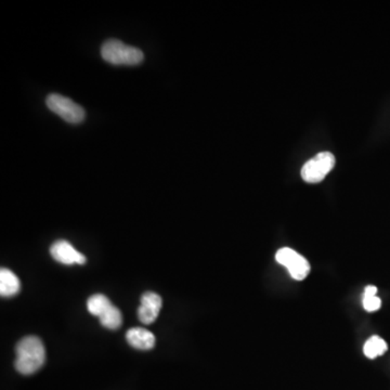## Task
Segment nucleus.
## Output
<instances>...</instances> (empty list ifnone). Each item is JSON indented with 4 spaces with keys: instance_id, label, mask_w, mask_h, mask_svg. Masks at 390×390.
<instances>
[{
    "instance_id": "nucleus-1",
    "label": "nucleus",
    "mask_w": 390,
    "mask_h": 390,
    "mask_svg": "<svg viewBox=\"0 0 390 390\" xmlns=\"http://www.w3.org/2000/svg\"><path fill=\"white\" fill-rule=\"evenodd\" d=\"M16 352L14 365L21 374H34L46 361V350L40 338L37 336L22 338L16 345Z\"/></svg>"
},
{
    "instance_id": "nucleus-2",
    "label": "nucleus",
    "mask_w": 390,
    "mask_h": 390,
    "mask_svg": "<svg viewBox=\"0 0 390 390\" xmlns=\"http://www.w3.org/2000/svg\"><path fill=\"white\" fill-rule=\"evenodd\" d=\"M101 55L107 63L114 65H138L144 59L143 53L136 47L126 45L119 39H109L101 48Z\"/></svg>"
},
{
    "instance_id": "nucleus-3",
    "label": "nucleus",
    "mask_w": 390,
    "mask_h": 390,
    "mask_svg": "<svg viewBox=\"0 0 390 390\" xmlns=\"http://www.w3.org/2000/svg\"><path fill=\"white\" fill-rule=\"evenodd\" d=\"M335 156L331 152H321L307 161L301 168V178L308 183H319L335 166Z\"/></svg>"
},
{
    "instance_id": "nucleus-4",
    "label": "nucleus",
    "mask_w": 390,
    "mask_h": 390,
    "mask_svg": "<svg viewBox=\"0 0 390 390\" xmlns=\"http://www.w3.org/2000/svg\"><path fill=\"white\" fill-rule=\"evenodd\" d=\"M276 263L286 268L295 281H303L310 273L311 266L308 260L291 247L278 249L276 254Z\"/></svg>"
},
{
    "instance_id": "nucleus-5",
    "label": "nucleus",
    "mask_w": 390,
    "mask_h": 390,
    "mask_svg": "<svg viewBox=\"0 0 390 390\" xmlns=\"http://www.w3.org/2000/svg\"><path fill=\"white\" fill-rule=\"evenodd\" d=\"M49 110L67 121V123L80 124L85 119V110L77 103L61 94H51L46 100Z\"/></svg>"
},
{
    "instance_id": "nucleus-6",
    "label": "nucleus",
    "mask_w": 390,
    "mask_h": 390,
    "mask_svg": "<svg viewBox=\"0 0 390 390\" xmlns=\"http://www.w3.org/2000/svg\"><path fill=\"white\" fill-rule=\"evenodd\" d=\"M50 254L53 259L63 265L71 266L74 264L84 265L86 263L85 255L76 251L73 245L65 240H59L53 243L50 247Z\"/></svg>"
},
{
    "instance_id": "nucleus-7",
    "label": "nucleus",
    "mask_w": 390,
    "mask_h": 390,
    "mask_svg": "<svg viewBox=\"0 0 390 390\" xmlns=\"http://www.w3.org/2000/svg\"><path fill=\"white\" fill-rule=\"evenodd\" d=\"M128 342L136 350H150L156 346V336L143 327H133L126 334Z\"/></svg>"
},
{
    "instance_id": "nucleus-8",
    "label": "nucleus",
    "mask_w": 390,
    "mask_h": 390,
    "mask_svg": "<svg viewBox=\"0 0 390 390\" xmlns=\"http://www.w3.org/2000/svg\"><path fill=\"white\" fill-rule=\"evenodd\" d=\"M21 290V282L11 270L1 268L0 270V294L4 297H11Z\"/></svg>"
},
{
    "instance_id": "nucleus-9",
    "label": "nucleus",
    "mask_w": 390,
    "mask_h": 390,
    "mask_svg": "<svg viewBox=\"0 0 390 390\" xmlns=\"http://www.w3.org/2000/svg\"><path fill=\"white\" fill-rule=\"evenodd\" d=\"M387 350V342L377 335L371 336L363 346V354L367 359H371V360L383 356Z\"/></svg>"
},
{
    "instance_id": "nucleus-10",
    "label": "nucleus",
    "mask_w": 390,
    "mask_h": 390,
    "mask_svg": "<svg viewBox=\"0 0 390 390\" xmlns=\"http://www.w3.org/2000/svg\"><path fill=\"white\" fill-rule=\"evenodd\" d=\"M111 306L113 305L111 303L110 299L102 294L94 295L87 301L88 311L98 318H100Z\"/></svg>"
},
{
    "instance_id": "nucleus-11",
    "label": "nucleus",
    "mask_w": 390,
    "mask_h": 390,
    "mask_svg": "<svg viewBox=\"0 0 390 390\" xmlns=\"http://www.w3.org/2000/svg\"><path fill=\"white\" fill-rule=\"evenodd\" d=\"M99 319L103 327L110 330L119 329L123 323V315L115 306H111Z\"/></svg>"
},
{
    "instance_id": "nucleus-12",
    "label": "nucleus",
    "mask_w": 390,
    "mask_h": 390,
    "mask_svg": "<svg viewBox=\"0 0 390 390\" xmlns=\"http://www.w3.org/2000/svg\"><path fill=\"white\" fill-rule=\"evenodd\" d=\"M141 305L161 311L163 305L162 297L154 292L144 293L141 296Z\"/></svg>"
},
{
    "instance_id": "nucleus-13",
    "label": "nucleus",
    "mask_w": 390,
    "mask_h": 390,
    "mask_svg": "<svg viewBox=\"0 0 390 390\" xmlns=\"http://www.w3.org/2000/svg\"><path fill=\"white\" fill-rule=\"evenodd\" d=\"M158 313L160 311L150 308V307L142 306V305L138 308V318L142 323L146 324V325L153 323L158 319Z\"/></svg>"
},
{
    "instance_id": "nucleus-14",
    "label": "nucleus",
    "mask_w": 390,
    "mask_h": 390,
    "mask_svg": "<svg viewBox=\"0 0 390 390\" xmlns=\"http://www.w3.org/2000/svg\"><path fill=\"white\" fill-rule=\"evenodd\" d=\"M363 308L367 313H375L381 307V300L377 296H363Z\"/></svg>"
},
{
    "instance_id": "nucleus-15",
    "label": "nucleus",
    "mask_w": 390,
    "mask_h": 390,
    "mask_svg": "<svg viewBox=\"0 0 390 390\" xmlns=\"http://www.w3.org/2000/svg\"><path fill=\"white\" fill-rule=\"evenodd\" d=\"M364 296H377V288L374 286H369L365 288Z\"/></svg>"
}]
</instances>
